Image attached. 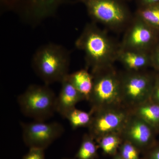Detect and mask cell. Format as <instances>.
Wrapping results in <instances>:
<instances>
[{
  "label": "cell",
  "instance_id": "7",
  "mask_svg": "<svg viewBox=\"0 0 159 159\" xmlns=\"http://www.w3.org/2000/svg\"><path fill=\"white\" fill-rule=\"evenodd\" d=\"M24 143L31 148L45 149L61 136L64 131L63 126L57 122L34 121L20 123Z\"/></svg>",
  "mask_w": 159,
  "mask_h": 159
},
{
  "label": "cell",
  "instance_id": "25",
  "mask_svg": "<svg viewBox=\"0 0 159 159\" xmlns=\"http://www.w3.org/2000/svg\"><path fill=\"white\" fill-rule=\"evenodd\" d=\"M150 57L151 61L153 60L159 68V46L157 48V50L155 52L152 57L150 56Z\"/></svg>",
  "mask_w": 159,
  "mask_h": 159
},
{
  "label": "cell",
  "instance_id": "22",
  "mask_svg": "<svg viewBox=\"0 0 159 159\" xmlns=\"http://www.w3.org/2000/svg\"><path fill=\"white\" fill-rule=\"evenodd\" d=\"M139 7H147L159 4V0H136Z\"/></svg>",
  "mask_w": 159,
  "mask_h": 159
},
{
  "label": "cell",
  "instance_id": "10",
  "mask_svg": "<svg viewBox=\"0 0 159 159\" xmlns=\"http://www.w3.org/2000/svg\"><path fill=\"white\" fill-rule=\"evenodd\" d=\"M93 113L95 114V116H93L89 126L90 135L97 140L119 130L124 125L126 121L125 113L116 110H108V109H106Z\"/></svg>",
  "mask_w": 159,
  "mask_h": 159
},
{
  "label": "cell",
  "instance_id": "11",
  "mask_svg": "<svg viewBox=\"0 0 159 159\" xmlns=\"http://www.w3.org/2000/svg\"><path fill=\"white\" fill-rule=\"evenodd\" d=\"M68 75L61 82V88L56 98V111L63 118L75 108L78 102L85 99L72 84L68 77Z\"/></svg>",
  "mask_w": 159,
  "mask_h": 159
},
{
  "label": "cell",
  "instance_id": "16",
  "mask_svg": "<svg viewBox=\"0 0 159 159\" xmlns=\"http://www.w3.org/2000/svg\"><path fill=\"white\" fill-rule=\"evenodd\" d=\"M135 15L153 29H159V4L139 7Z\"/></svg>",
  "mask_w": 159,
  "mask_h": 159
},
{
  "label": "cell",
  "instance_id": "15",
  "mask_svg": "<svg viewBox=\"0 0 159 159\" xmlns=\"http://www.w3.org/2000/svg\"><path fill=\"white\" fill-rule=\"evenodd\" d=\"M137 115L151 126H157L159 125V104L143 102L137 110Z\"/></svg>",
  "mask_w": 159,
  "mask_h": 159
},
{
  "label": "cell",
  "instance_id": "19",
  "mask_svg": "<svg viewBox=\"0 0 159 159\" xmlns=\"http://www.w3.org/2000/svg\"><path fill=\"white\" fill-rule=\"evenodd\" d=\"M99 146L103 153L109 155H115L121 143V140L118 136L112 134H108L98 140Z\"/></svg>",
  "mask_w": 159,
  "mask_h": 159
},
{
  "label": "cell",
  "instance_id": "13",
  "mask_svg": "<svg viewBox=\"0 0 159 159\" xmlns=\"http://www.w3.org/2000/svg\"><path fill=\"white\" fill-rule=\"evenodd\" d=\"M118 60L131 72L142 71L151 63L149 54L142 51L120 48Z\"/></svg>",
  "mask_w": 159,
  "mask_h": 159
},
{
  "label": "cell",
  "instance_id": "27",
  "mask_svg": "<svg viewBox=\"0 0 159 159\" xmlns=\"http://www.w3.org/2000/svg\"><path fill=\"white\" fill-rule=\"evenodd\" d=\"M122 1H123V2H124V1H127V0H122Z\"/></svg>",
  "mask_w": 159,
  "mask_h": 159
},
{
  "label": "cell",
  "instance_id": "3",
  "mask_svg": "<svg viewBox=\"0 0 159 159\" xmlns=\"http://www.w3.org/2000/svg\"><path fill=\"white\" fill-rule=\"evenodd\" d=\"M85 6L93 22L111 30L121 31L127 28L133 18L122 0H77Z\"/></svg>",
  "mask_w": 159,
  "mask_h": 159
},
{
  "label": "cell",
  "instance_id": "1",
  "mask_svg": "<svg viewBox=\"0 0 159 159\" xmlns=\"http://www.w3.org/2000/svg\"><path fill=\"white\" fill-rule=\"evenodd\" d=\"M75 46L84 53L87 66L92 74L112 66L120 49V46L93 22L86 25Z\"/></svg>",
  "mask_w": 159,
  "mask_h": 159
},
{
  "label": "cell",
  "instance_id": "9",
  "mask_svg": "<svg viewBox=\"0 0 159 159\" xmlns=\"http://www.w3.org/2000/svg\"><path fill=\"white\" fill-rule=\"evenodd\" d=\"M127 28L120 48L148 53L154 40V29L136 15Z\"/></svg>",
  "mask_w": 159,
  "mask_h": 159
},
{
  "label": "cell",
  "instance_id": "14",
  "mask_svg": "<svg viewBox=\"0 0 159 159\" xmlns=\"http://www.w3.org/2000/svg\"><path fill=\"white\" fill-rule=\"evenodd\" d=\"M70 81L85 99H89L93 84V77L87 69H82L69 74Z\"/></svg>",
  "mask_w": 159,
  "mask_h": 159
},
{
  "label": "cell",
  "instance_id": "21",
  "mask_svg": "<svg viewBox=\"0 0 159 159\" xmlns=\"http://www.w3.org/2000/svg\"><path fill=\"white\" fill-rule=\"evenodd\" d=\"M23 159H45L44 149L31 148Z\"/></svg>",
  "mask_w": 159,
  "mask_h": 159
},
{
  "label": "cell",
  "instance_id": "24",
  "mask_svg": "<svg viewBox=\"0 0 159 159\" xmlns=\"http://www.w3.org/2000/svg\"><path fill=\"white\" fill-rule=\"evenodd\" d=\"M148 159H159V146L151 151L148 154Z\"/></svg>",
  "mask_w": 159,
  "mask_h": 159
},
{
  "label": "cell",
  "instance_id": "4",
  "mask_svg": "<svg viewBox=\"0 0 159 159\" xmlns=\"http://www.w3.org/2000/svg\"><path fill=\"white\" fill-rule=\"evenodd\" d=\"M56 97L48 86L32 84L19 96L21 111L34 121H45L56 111Z\"/></svg>",
  "mask_w": 159,
  "mask_h": 159
},
{
  "label": "cell",
  "instance_id": "20",
  "mask_svg": "<svg viewBox=\"0 0 159 159\" xmlns=\"http://www.w3.org/2000/svg\"><path fill=\"white\" fill-rule=\"evenodd\" d=\"M119 154L123 159H139V149L127 141L120 146Z\"/></svg>",
  "mask_w": 159,
  "mask_h": 159
},
{
  "label": "cell",
  "instance_id": "12",
  "mask_svg": "<svg viewBox=\"0 0 159 159\" xmlns=\"http://www.w3.org/2000/svg\"><path fill=\"white\" fill-rule=\"evenodd\" d=\"M151 127L144 120L137 117L136 119L132 120L127 126V141L132 143L139 149L149 148L152 141Z\"/></svg>",
  "mask_w": 159,
  "mask_h": 159
},
{
  "label": "cell",
  "instance_id": "5",
  "mask_svg": "<svg viewBox=\"0 0 159 159\" xmlns=\"http://www.w3.org/2000/svg\"><path fill=\"white\" fill-rule=\"evenodd\" d=\"M74 1L1 0V4L3 9L12 11L24 22L34 26L54 16L61 6Z\"/></svg>",
  "mask_w": 159,
  "mask_h": 159
},
{
  "label": "cell",
  "instance_id": "2",
  "mask_svg": "<svg viewBox=\"0 0 159 159\" xmlns=\"http://www.w3.org/2000/svg\"><path fill=\"white\" fill-rule=\"evenodd\" d=\"M70 55L60 45L48 43L41 46L33 55L31 65L45 84L61 82L69 74Z\"/></svg>",
  "mask_w": 159,
  "mask_h": 159
},
{
  "label": "cell",
  "instance_id": "6",
  "mask_svg": "<svg viewBox=\"0 0 159 159\" xmlns=\"http://www.w3.org/2000/svg\"><path fill=\"white\" fill-rule=\"evenodd\" d=\"M93 84L89 100L92 105L91 113L108 109L122 99L121 77L112 66L92 74Z\"/></svg>",
  "mask_w": 159,
  "mask_h": 159
},
{
  "label": "cell",
  "instance_id": "23",
  "mask_svg": "<svg viewBox=\"0 0 159 159\" xmlns=\"http://www.w3.org/2000/svg\"><path fill=\"white\" fill-rule=\"evenodd\" d=\"M151 96H152L157 103L159 104V82L155 86L153 87Z\"/></svg>",
  "mask_w": 159,
  "mask_h": 159
},
{
  "label": "cell",
  "instance_id": "26",
  "mask_svg": "<svg viewBox=\"0 0 159 159\" xmlns=\"http://www.w3.org/2000/svg\"><path fill=\"white\" fill-rule=\"evenodd\" d=\"M114 159H123L122 157L119 155V154H116L114 155Z\"/></svg>",
  "mask_w": 159,
  "mask_h": 159
},
{
  "label": "cell",
  "instance_id": "17",
  "mask_svg": "<svg viewBox=\"0 0 159 159\" xmlns=\"http://www.w3.org/2000/svg\"><path fill=\"white\" fill-rule=\"evenodd\" d=\"M93 118L92 113L77 109L75 107L67 114L66 119L68 120L73 129L88 126L90 124Z\"/></svg>",
  "mask_w": 159,
  "mask_h": 159
},
{
  "label": "cell",
  "instance_id": "8",
  "mask_svg": "<svg viewBox=\"0 0 159 159\" xmlns=\"http://www.w3.org/2000/svg\"><path fill=\"white\" fill-rule=\"evenodd\" d=\"M122 98L132 104H142L151 96L153 86L150 77L142 71H128L121 77Z\"/></svg>",
  "mask_w": 159,
  "mask_h": 159
},
{
  "label": "cell",
  "instance_id": "18",
  "mask_svg": "<svg viewBox=\"0 0 159 159\" xmlns=\"http://www.w3.org/2000/svg\"><path fill=\"white\" fill-rule=\"evenodd\" d=\"M97 146L90 135H85L76 154L78 159H95L97 157Z\"/></svg>",
  "mask_w": 159,
  "mask_h": 159
}]
</instances>
